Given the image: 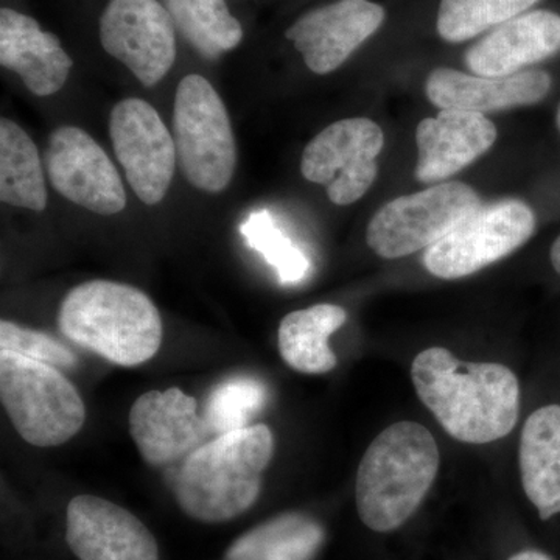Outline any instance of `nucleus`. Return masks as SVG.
I'll return each mask as SVG.
<instances>
[{
	"instance_id": "nucleus-1",
	"label": "nucleus",
	"mask_w": 560,
	"mask_h": 560,
	"mask_svg": "<svg viewBox=\"0 0 560 560\" xmlns=\"http://www.w3.org/2000/svg\"><path fill=\"white\" fill-rule=\"evenodd\" d=\"M419 399L456 441L489 444L515 429L521 385L500 363H464L451 350L430 348L412 361Z\"/></svg>"
},
{
	"instance_id": "nucleus-2",
	"label": "nucleus",
	"mask_w": 560,
	"mask_h": 560,
	"mask_svg": "<svg viewBox=\"0 0 560 560\" xmlns=\"http://www.w3.org/2000/svg\"><path fill=\"white\" fill-rule=\"evenodd\" d=\"M272 455L275 436L261 423L215 436L180 464L173 485L176 503L195 521L230 522L259 499Z\"/></svg>"
},
{
	"instance_id": "nucleus-3",
	"label": "nucleus",
	"mask_w": 560,
	"mask_h": 560,
	"mask_svg": "<svg viewBox=\"0 0 560 560\" xmlns=\"http://www.w3.org/2000/svg\"><path fill=\"white\" fill-rule=\"evenodd\" d=\"M440 464L436 440L420 423L404 420L382 431L357 471L355 503L361 522L375 533L399 528L422 504Z\"/></svg>"
},
{
	"instance_id": "nucleus-4",
	"label": "nucleus",
	"mask_w": 560,
	"mask_h": 560,
	"mask_svg": "<svg viewBox=\"0 0 560 560\" xmlns=\"http://www.w3.org/2000/svg\"><path fill=\"white\" fill-rule=\"evenodd\" d=\"M58 326L80 348L125 368L153 359L164 334L153 301L136 287L113 280H90L70 290Z\"/></svg>"
},
{
	"instance_id": "nucleus-5",
	"label": "nucleus",
	"mask_w": 560,
	"mask_h": 560,
	"mask_svg": "<svg viewBox=\"0 0 560 560\" xmlns=\"http://www.w3.org/2000/svg\"><path fill=\"white\" fill-rule=\"evenodd\" d=\"M0 400L18 434L35 447L72 440L86 420L79 390L60 370L0 350Z\"/></svg>"
},
{
	"instance_id": "nucleus-6",
	"label": "nucleus",
	"mask_w": 560,
	"mask_h": 560,
	"mask_svg": "<svg viewBox=\"0 0 560 560\" xmlns=\"http://www.w3.org/2000/svg\"><path fill=\"white\" fill-rule=\"evenodd\" d=\"M172 135L180 172L190 186L208 194L230 187L237 165L230 114L219 92L198 73L179 81Z\"/></svg>"
},
{
	"instance_id": "nucleus-7",
	"label": "nucleus",
	"mask_w": 560,
	"mask_h": 560,
	"mask_svg": "<svg viewBox=\"0 0 560 560\" xmlns=\"http://www.w3.org/2000/svg\"><path fill=\"white\" fill-rule=\"evenodd\" d=\"M480 206L469 184H434L386 202L368 224L366 242L383 259L411 256L436 245Z\"/></svg>"
},
{
	"instance_id": "nucleus-8",
	"label": "nucleus",
	"mask_w": 560,
	"mask_h": 560,
	"mask_svg": "<svg viewBox=\"0 0 560 560\" xmlns=\"http://www.w3.org/2000/svg\"><path fill=\"white\" fill-rule=\"evenodd\" d=\"M536 213L525 201L481 205L423 253V267L434 278L455 280L485 270L510 256L536 232Z\"/></svg>"
},
{
	"instance_id": "nucleus-9",
	"label": "nucleus",
	"mask_w": 560,
	"mask_h": 560,
	"mask_svg": "<svg viewBox=\"0 0 560 560\" xmlns=\"http://www.w3.org/2000/svg\"><path fill=\"white\" fill-rule=\"evenodd\" d=\"M385 135L377 121L352 117L330 124L307 143L301 173L313 184L326 187L337 206H350L370 191L378 175L377 158Z\"/></svg>"
},
{
	"instance_id": "nucleus-10",
	"label": "nucleus",
	"mask_w": 560,
	"mask_h": 560,
	"mask_svg": "<svg viewBox=\"0 0 560 560\" xmlns=\"http://www.w3.org/2000/svg\"><path fill=\"white\" fill-rule=\"evenodd\" d=\"M103 50L151 88L176 61L178 32L162 0H108L98 21Z\"/></svg>"
},
{
	"instance_id": "nucleus-11",
	"label": "nucleus",
	"mask_w": 560,
	"mask_h": 560,
	"mask_svg": "<svg viewBox=\"0 0 560 560\" xmlns=\"http://www.w3.org/2000/svg\"><path fill=\"white\" fill-rule=\"evenodd\" d=\"M109 136L128 184L143 205L164 200L178 154L167 125L149 102L125 98L110 110Z\"/></svg>"
},
{
	"instance_id": "nucleus-12",
	"label": "nucleus",
	"mask_w": 560,
	"mask_h": 560,
	"mask_svg": "<svg viewBox=\"0 0 560 560\" xmlns=\"http://www.w3.org/2000/svg\"><path fill=\"white\" fill-rule=\"evenodd\" d=\"M44 165L51 187L73 205L98 215H116L127 208L116 165L81 128L66 125L51 132Z\"/></svg>"
},
{
	"instance_id": "nucleus-13",
	"label": "nucleus",
	"mask_w": 560,
	"mask_h": 560,
	"mask_svg": "<svg viewBox=\"0 0 560 560\" xmlns=\"http://www.w3.org/2000/svg\"><path fill=\"white\" fill-rule=\"evenodd\" d=\"M385 18V9L372 0H335L298 18L285 38L313 73L327 75L381 31Z\"/></svg>"
},
{
	"instance_id": "nucleus-14",
	"label": "nucleus",
	"mask_w": 560,
	"mask_h": 560,
	"mask_svg": "<svg viewBox=\"0 0 560 560\" xmlns=\"http://www.w3.org/2000/svg\"><path fill=\"white\" fill-rule=\"evenodd\" d=\"M66 540L80 560H160L151 530L130 511L101 497L70 500Z\"/></svg>"
},
{
	"instance_id": "nucleus-15",
	"label": "nucleus",
	"mask_w": 560,
	"mask_h": 560,
	"mask_svg": "<svg viewBox=\"0 0 560 560\" xmlns=\"http://www.w3.org/2000/svg\"><path fill=\"white\" fill-rule=\"evenodd\" d=\"M130 433L136 447L150 466H165L205 444L210 431L198 415L197 400L179 388L150 390L130 411Z\"/></svg>"
},
{
	"instance_id": "nucleus-16",
	"label": "nucleus",
	"mask_w": 560,
	"mask_h": 560,
	"mask_svg": "<svg viewBox=\"0 0 560 560\" xmlns=\"http://www.w3.org/2000/svg\"><path fill=\"white\" fill-rule=\"evenodd\" d=\"M552 88L550 73L526 69L508 77H482L451 68L431 70L425 80V95L431 105L442 109L495 113L533 106L544 102Z\"/></svg>"
},
{
	"instance_id": "nucleus-17",
	"label": "nucleus",
	"mask_w": 560,
	"mask_h": 560,
	"mask_svg": "<svg viewBox=\"0 0 560 560\" xmlns=\"http://www.w3.org/2000/svg\"><path fill=\"white\" fill-rule=\"evenodd\" d=\"M497 138L499 131L485 114L442 109L436 117L419 121L416 178L423 184L452 178L488 153Z\"/></svg>"
},
{
	"instance_id": "nucleus-18",
	"label": "nucleus",
	"mask_w": 560,
	"mask_h": 560,
	"mask_svg": "<svg viewBox=\"0 0 560 560\" xmlns=\"http://www.w3.org/2000/svg\"><path fill=\"white\" fill-rule=\"evenodd\" d=\"M0 65L20 75L32 94L49 97L65 86L73 60L60 38L44 31L35 18L3 7L0 10Z\"/></svg>"
},
{
	"instance_id": "nucleus-19",
	"label": "nucleus",
	"mask_w": 560,
	"mask_h": 560,
	"mask_svg": "<svg viewBox=\"0 0 560 560\" xmlns=\"http://www.w3.org/2000/svg\"><path fill=\"white\" fill-rule=\"evenodd\" d=\"M560 51V16L548 10L523 13L493 28L466 54L475 75L508 77Z\"/></svg>"
},
{
	"instance_id": "nucleus-20",
	"label": "nucleus",
	"mask_w": 560,
	"mask_h": 560,
	"mask_svg": "<svg viewBox=\"0 0 560 560\" xmlns=\"http://www.w3.org/2000/svg\"><path fill=\"white\" fill-rule=\"evenodd\" d=\"M522 485L541 521L560 514V405H547L526 419L522 430Z\"/></svg>"
},
{
	"instance_id": "nucleus-21",
	"label": "nucleus",
	"mask_w": 560,
	"mask_h": 560,
	"mask_svg": "<svg viewBox=\"0 0 560 560\" xmlns=\"http://www.w3.org/2000/svg\"><path fill=\"white\" fill-rule=\"evenodd\" d=\"M348 320L340 305L318 304L291 312L279 326V352L283 361L302 374H326L338 360L329 340Z\"/></svg>"
},
{
	"instance_id": "nucleus-22",
	"label": "nucleus",
	"mask_w": 560,
	"mask_h": 560,
	"mask_svg": "<svg viewBox=\"0 0 560 560\" xmlns=\"http://www.w3.org/2000/svg\"><path fill=\"white\" fill-rule=\"evenodd\" d=\"M0 200L43 212L47 208L46 179L39 150L16 121L0 120Z\"/></svg>"
},
{
	"instance_id": "nucleus-23",
	"label": "nucleus",
	"mask_w": 560,
	"mask_h": 560,
	"mask_svg": "<svg viewBox=\"0 0 560 560\" xmlns=\"http://www.w3.org/2000/svg\"><path fill=\"white\" fill-rule=\"evenodd\" d=\"M323 540L324 529L318 522L290 512L243 534L224 560H312Z\"/></svg>"
},
{
	"instance_id": "nucleus-24",
	"label": "nucleus",
	"mask_w": 560,
	"mask_h": 560,
	"mask_svg": "<svg viewBox=\"0 0 560 560\" xmlns=\"http://www.w3.org/2000/svg\"><path fill=\"white\" fill-rule=\"evenodd\" d=\"M176 32L205 60H219L241 46L245 31L228 0H162Z\"/></svg>"
},
{
	"instance_id": "nucleus-25",
	"label": "nucleus",
	"mask_w": 560,
	"mask_h": 560,
	"mask_svg": "<svg viewBox=\"0 0 560 560\" xmlns=\"http://www.w3.org/2000/svg\"><path fill=\"white\" fill-rule=\"evenodd\" d=\"M540 0H441L436 31L447 43L477 38L521 16Z\"/></svg>"
},
{
	"instance_id": "nucleus-26",
	"label": "nucleus",
	"mask_w": 560,
	"mask_h": 560,
	"mask_svg": "<svg viewBox=\"0 0 560 560\" xmlns=\"http://www.w3.org/2000/svg\"><path fill=\"white\" fill-rule=\"evenodd\" d=\"M267 401L264 382L250 375H234L210 390L202 418L213 436L234 433L254 425L253 420Z\"/></svg>"
},
{
	"instance_id": "nucleus-27",
	"label": "nucleus",
	"mask_w": 560,
	"mask_h": 560,
	"mask_svg": "<svg viewBox=\"0 0 560 560\" xmlns=\"http://www.w3.org/2000/svg\"><path fill=\"white\" fill-rule=\"evenodd\" d=\"M242 232L250 248L264 254L268 264L278 270L280 282L298 283L305 278L307 257L282 232L276 230L268 212L253 213L243 224Z\"/></svg>"
},
{
	"instance_id": "nucleus-28",
	"label": "nucleus",
	"mask_w": 560,
	"mask_h": 560,
	"mask_svg": "<svg viewBox=\"0 0 560 560\" xmlns=\"http://www.w3.org/2000/svg\"><path fill=\"white\" fill-rule=\"evenodd\" d=\"M0 348L50 364L57 370H72L79 364V357L68 346L43 331L27 329L10 320L0 323Z\"/></svg>"
},
{
	"instance_id": "nucleus-29",
	"label": "nucleus",
	"mask_w": 560,
	"mask_h": 560,
	"mask_svg": "<svg viewBox=\"0 0 560 560\" xmlns=\"http://www.w3.org/2000/svg\"><path fill=\"white\" fill-rule=\"evenodd\" d=\"M510 560H552L550 556L545 555V552L536 551V550H526L522 552H517V555L512 556Z\"/></svg>"
},
{
	"instance_id": "nucleus-30",
	"label": "nucleus",
	"mask_w": 560,
	"mask_h": 560,
	"mask_svg": "<svg viewBox=\"0 0 560 560\" xmlns=\"http://www.w3.org/2000/svg\"><path fill=\"white\" fill-rule=\"evenodd\" d=\"M550 260L552 268H555V271L560 276V235L558 238H556L555 242H552L550 249Z\"/></svg>"
},
{
	"instance_id": "nucleus-31",
	"label": "nucleus",
	"mask_w": 560,
	"mask_h": 560,
	"mask_svg": "<svg viewBox=\"0 0 560 560\" xmlns=\"http://www.w3.org/2000/svg\"><path fill=\"white\" fill-rule=\"evenodd\" d=\"M556 127H558V130L560 131V103L558 106V110H556Z\"/></svg>"
}]
</instances>
